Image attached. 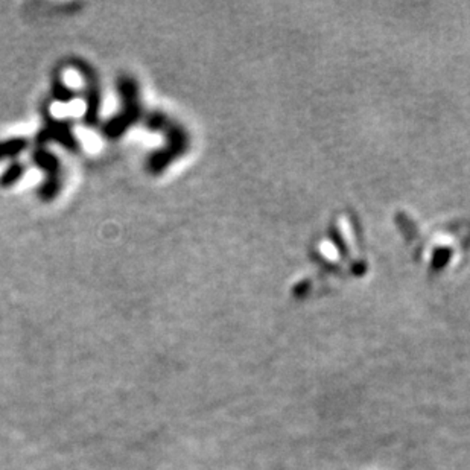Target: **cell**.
<instances>
[{"label":"cell","mask_w":470,"mask_h":470,"mask_svg":"<svg viewBox=\"0 0 470 470\" xmlns=\"http://www.w3.org/2000/svg\"><path fill=\"white\" fill-rule=\"evenodd\" d=\"M142 125L153 132H160L165 137V145L151 153L146 160V169L151 175H162L167 167L174 165L190 149V134L184 125L162 110L146 112Z\"/></svg>","instance_id":"cell-1"},{"label":"cell","mask_w":470,"mask_h":470,"mask_svg":"<svg viewBox=\"0 0 470 470\" xmlns=\"http://www.w3.org/2000/svg\"><path fill=\"white\" fill-rule=\"evenodd\" d=\"M70 67L79 73L84 81V105L86 110L82 114V123L87 128H96L100 123V108H103V89H100L99 75L95 67L89 61L81 60V58H72L69 60Z\"/></svg>","instance_id":"cell-4"},{"label":"cell","mask_w":470,"mask_h":470,"mask_svg":"<svg viewBox=\"0 0 470 470\" xmlns=\"http://www.w3.org/2000/svg\"><path fill=\"white\" fill-rule=\"evenodd\" d=\"M29 148V139L17 136L0 142V162L6 158H17Z\"/></svg>","instance_id":"cell-7"},{"label":"cell","mask_w":470,"mask_h":470,"mask_svg":"<svg viewBox=\"0 0 470 470\" xmlns=\"http://www.w3.org/2000/svg\"><path fill=\"white\" fill-rule=\"evenodd\" d=\"M121 108L103 123V136L108 140L123 137L127 131L145 119V107L142 103L137 79L131 75H121L116 82Z\"/></svg>","instance_id":"cell-2"},{"label":"cell","mask_w":470,"mask_h":470,"mask_svg":"<svg viewBox=\"0 0 470 470\" xmlns=\"http://www.w3.org/2000/svg\"><path fill=\"white\" fill-rule=\"evenodd\" d=\"M41 116H43V125L33 136L36 146H49L50 144H56L69 153H78L81 144L73 131L72 121L55 117L49 112L47 107H43Z\"/></svg>","instance_id":"cell-5"},{"label":"cell","mask_w":470,"mask_h":470,"mask_svg":"<svg viewBox=\"0 0 470 470\" xmlns=\"http://www.w3.org/2000/svg\"><path fill=\"white\" fill-rule=\"evenodd\" d=\"M31 162L43 172V183L37 189V195L45 203H52L61 194L64 186L63 163L52 149L36 146L31 153Z\"/></svg>","instance_id":"cell-3"},{"label":"cell","mask_w":470,"mask_h":470,"mask_svg":"<svg viewBox=\"0 0 470 470\" xmlns=\"http://www.w3.org/2000/svg\"><path fill=\"white\" fill-rule=\"evenodd\" d=\"M28 172V166L23 162L14 160L6 166V169L0 175V186L11 188L14 184L19 183Z\"/></svg>","instance_id":"cell-8"},{"label":"cell","mask_w":470,"mask_h":470,"mask_svg":"<svg viewBox=\"0 0 470 470\" xmlns=\"http://www.w3.org/2000/svg\"><path fill=\"white\" fill-rule=\"evenodd\" d=\"M50 95H52L54 100L60 104H70L72 100L79 96L78 91L72 89L58 72L54 73L52 82H50Z\"/></svg>","instance_id":"cell-6"}]
</instances>
